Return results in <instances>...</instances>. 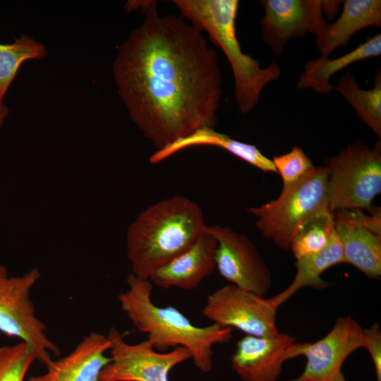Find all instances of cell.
<instances>
[{"label":"cell","instance_id":"cell-4","mask_svg":"<svg viewBox=\"0 0 381 381\" xmlns=\"http://www.w3.org/2000/svg\"><path fill=\"white\" fill-rule=\"evenodd\" d=\"M181 16L205 32L210 41L220 47L231 67L234 94L239 110L248 114L258 104L267 85L278 79L281 71L276 63L265 68L242 52L236 36L237 0H174Z\"/></svg>","mask_w":381,"mask_h":381},{"label":"cell","instance_id":"cell-27","mask_svg":"<svg viewBox=\"0 0 381 381\" xmlns=\"http://www.w3.org/2000/svg\"><path fill=\"white\" fill-rule=\"evenodd\" d=\"M341 1H322V12L328 16H334L339 8Z\"/></svg>","mask_w":381,"mask_h":381},{"label":"cell","instance_id":"cell-20","mask_svg":"<svg viewBox=\"0 0 381 381\" xmlns=\"http://www.w3.org/2000/svg\"><path fill=\"white\" fill-rule=\"evenodd\" d=\"M341 263H344L342 246L334 231L329 242L322 251L296 260L295 277L291 284L274 296V298L280 306L302 288L308 286L322 289L329 287L331 283L322 279V274L329 267Z\"/></svg>","mask_w":381,"mask_h":381},{"label":"cell","instance_id":"cell-15","mask_svg":"<svg viewBox=\"0 0 381 381\" xmlns=\"http://www.w3.org/2000/svg\"><path fill=\"white\" fill-rule=\"evenodd\" d=\"M207 226L188 248L150 275L152 284L163 289L192 290L212 274L216 268L217 240Z\"/></svg>","mask_w":381,"mask_h":381},{"label":"cell","instance_id":"cell-25","mask_svg":"<svg viewBox=\"0 0 381 381\" xmlns=\"http://www.w3.org/2000/svg\"><path fill=\"white\" fill-rule=\"evenodd\" d=\"M272 160L282 177L283 188L295 183L314 168L310 159L298 146L286 154L274 156Z\"/></svg>","mask_w":381,"mask_h":381},{"label":"cell","instance_id":"cell-10","mask_svg":"<svg viewBox=\"0 0 381 381\" xmlns=\"http://www.w3.org/2000/svg\"><path fill=\"white\" fill-rule=\"evenodd\" d=\"M364 344L363 329L358 322L351 315L341 317L322 339L291 346L289 358L303 356L306 364L298 377L287 381H334L347 357Z\"/></svg>","mask_w":381,"mask_h":381},{"label":"cell","instance_id":"cell-6","mask_svg":"<svg viewBox=\"0 0 381 381\" xmlns=\"http://www.w3.org/2000/svg\"><path fill=\"white\" fill-rule=\"evenodd\" d=\"M327 195L333 212L368 210L381 192V143L373 148L363 142L349 144L325 162Z\"/></svg>","mask_w":381,"mask_h":381},{"label":"cell","instance_id":"cell-12","mask_svg":"<svg viewBox=\"0 0 381 381\" xmlns=\"http://www.w3.org/2000/svg\"><path fill=\"white\" fill-rule=\"evenodd\" d=\"M365 214L362 210L334 212L335 233L341 244L344 263H348L369 279L381 276V213L373 207Z\"/></svg>","mask_w":381,"mask_h":381},{"label":"cell","instance_id":"cell-23","mask_svg":"<svg viewBox=\"0 0 381 381\" xmlns=\"http://www.w3.org/2000/svg\"><path fill=\"white\" fill-rule=\"evenodd\" d=\"M334 232V213L319 214L302 226L289 248L296 260L315 255L327 246Z\"/></svg>","mask_w":381,"mask_h":381},{"label":"cell","instance_id":"cell-5","mask_svg":"<svg viewBox=\"0 0 381 381\" xmlns=\"http://www.w3.org/2000/svg\"><path fill=\"white\" fill-rule=\"evenodd\" d=\"M328 169L314 167L294 184L282 188L279 197L247 212L257 217L262 236L282 249L290 248L292 239L312 218L334 213L327 195Z\"/></svg>","mask_w":381,"mask_h":381},{"label":"cell","instance_id":"cell-2","mask_svg":"<svg viewBox=\"0 0 381 381\" xmlns=\"http://www.w3.org/2000/svg\"><path fill=\"white\" fill-rule=\"evenodd\" d=\"M128 288L118 295L121 309L135 328L147 335V340L158 351L184 347L191 353L195 366L207 373L212 368L213 346L232 339L233 329L216 324L199 327L176 308L160 307L153 303V285L131 273Z\"/></svg>","mask_w":381,"mask_h":381},{"label":"cell","instance_id":"cell-8","mask_svg":"<svg viewBox=\"0 0 381 381\" xmlns=\"http://www.w3.org/2000/svg\"><path fill=\"white\" fill-rule=\"evenodd\" d=\"M279 307L274 297L267 298L229 284L207 296L202 314L219 326L268 337L279 333L276 322Z\"/></svg>","mask_w":381,"mask_h":381},{"label":"cell","instance_id":"cell-17","mask_svg":"<svg viewBox=\"0 0 381 381\" xmlns=\"http://www.w3.org/2000/svg\"><path fill=\"white\" fill-rule=\"evenodd\" d=\"M341 13L332 23H327L315 35V44L322 57L347 44L351 36L365 28L381 25L380 0H345Z\"/></svg>","mask_w":381,"mask_h":381},{"label":"cell","instance_id":"cell-18","mask_svg":"<svg viewBox=\"0 0 381 381\" xmlns=\"http://www.w3.org/2000/svg\"><path fill=\"white\" fill-rule=\"evenodd\" d=\"M194 146H213L222 148L250 165L265 172L277 173L272 159L255 146L234 140L217 132L214 128H200L190 135L180 138L150 157L151 164H157L184 149Z\"/></svg>","mask_w":381,"mask_h":381},{"label":"cell","instance_id":"cell-16","mask_svg":"<svg viewBox=\"0 0 381 381\" xmlns=\"http://www.w3.org/2000/svg\"><path fill=\"white\" fill-rule=\"evenodd\" d=\"M111 344L109 334L91 332L69 354L52 360L44 373L28 381H101V373L111 361L105 354Z\"/></svg>","mask_w":381,"mask_h":381},{"label":"cell","instance_id":"cell-19","mask_svg":"<svg viewBox=\"0 0 381 381\" xmlns=\"http://www.w3.org/2000/svg\"><path fill=\"white\" fill-rule=\"evenodd\" d=\"M381 54V35L368 38L351 52L334 59L320 56L304 66L297 87L312 89L319 94H329L333 90L330 78L335 73L351 64Z\"/></svg>","mask_w":381,"mask_h":381},{"label":"cell","instance_id":"cell-13","mask_svg":"<svg viewBox=\"0 0 381 381\" xmlns=\"http://www.w3.org/2000/svg\"><path fill=\"white\" fill-rule=\"evenodd\" d=\"M262 39L277 55L290 40L310 32L315 35L326 21L321 0H262Z\"/></svg>","mask_w":381,"mask_h":381},{"label":"cell","instance_id":"cell-24","mask_svg":"<svg viewBox=\"0 0 381 381\" xmlns=\"http://www.w3.org/2000/svg\"><path fill=\"white\" fill-rule=\"evenodd\" d=\"M35 361L33 351L23 341L0 347V381H24Z\"/></svg>","mask_w":381,"mask_h":381},{"label":"cell","instance_id":"cell-28","mask_svg":"<svg viewBox=\"0 0 381 381\" xmlns=\"http://www.w3.org/2000/svg\"><path fill=\"white\" fill-rule=\"evenodd\" d=\"M9 114L8 107L2 102H0V127L3 126Z\"/></svg>","mask_w":381,"mask_h":381},{"label":"cell","instance_id":"cell-11","mask_svg":"<svg viewBox=\"0 0 381 381\" xmlns=\"http://www.w3.org/2000/svg\"><path fill=\"white\" fill-rule=\"evenodd\" d=\"M217 240L216 268L220 275L242 290L265 296L272 274L253 243L230 227L207 226Z\"/></svg>","mask_w":381,"mask_h":381},{"label":"cell","instance_id":"cell-14","mask_svg":"<svg viewBox=\"0 0 381 381\" xmlns=\"http://www.w3.org/2000/svg\"><path fill=\"white\" fill-rule=\"evenodd\" d=\"M296 339L285 333L263 337L245 335L231 356L233 369L243 381H277Z\"/></svg>","mask_w":381,"mask_h":381},{"label":"cell","instance_id":"cell-9","mask_svg":"<svg viewBox=\"0 0 381 381\" xmlns=\"http://www.w3.org/2000/svg\"><path fill=\"white\" fill-rule=\"evenodd\" d=\"M110 362L100 375L101 381H169L171 370L180 363L191 359L190 352L184 347L169 351L155 350L147 340L129 344L126 333L111 327Z\"/></svg>","mask_w":381,"mask_h":381},{"label":"cell","instance_id":"cell-22","mask_svg":"<svg viewBox=\"0 0 381 381\" xmlns=\"http://www.w3.org/2000/svg\"><path fill=\"white\" fill-rule=\"evenodd\" d=\"M45 46L21 34L9 44H0V102L14 80L21 65L27 61L41 60L47 56Z\"/></svg>","mask_w":381,"mask_h":381},{"label":"cell","instance_id":"cell-7","mask_svg":"<svg viewBox=\"0 0 381 381\" xmlns=\"http://www.w3.org/2000/svg\"><path fill=\"white\" fill-rule=\"evenodd\" d=\"M40 278L34 268L22 276L10 277L0 265V332L20 339L33 351L36 360L45 365L60 350L46 334L47 326L36 316L30 290Z\"/></svg>","mask_w":381,"mask_h":381},{"label":"cell","instance_id":"cell-1","mask_svg":"<svg viewBox=\"0 0 381 381\" xmlns=\"http://www.w3.org/2000/svg\"><path fill=\"white\" fill-rule=\"evenodd\" d=\"M139 7L144 19L119 47L112 74L132 121L159 150L214 128L223 77L203 32L181 16H161L156 1Z\"/></svg>","mask_w":381,"mask_h":381},{"label":"cell","instance_id":"cell-26","mask_svg":"<svg viewBox=\"0 0 381 381\" xmlns=\"http://www.w3.org/2000/svg\"><path fill=\"white\" fill-rule=\"evenodd\" d=\"M365 348L373 360L376 381H381V331L378 323H374L368 329H363Z\"/></svg>","mask_w":381,"mask_h":381},{"label":"cell","instance_id":"cell-3","mask_svg":"<svg viewBox=\"0 0 381 381\" xmlns=\"http://www.w3.org/2000/svg\"><path fill=\"white\" fill-rule=\"evenodd\" d=\"M207 224L200 206L174 195L142 211L128 228L126 254L132 274L149 279L159 267L188 248Z\"/></svg>","mask_w":381,"mask_h":381},{"label":"cell","instance_id":"cell-29","mask_svg":"<svg viewBox=\"0 0 381 381\" xmlns=\"http://www.w3.org/2000/svg\"><path fill=\"white\" fill-rule=\"evenodd\" d=\"M334 381H346L342 373H340Z\"/></svg>","mask_w":381,"mask_h":381},{"label":"cell","instance_id":"cell-21","mask_svg":"<svg viewBox=\"0 0 381 381\" xmlns=\"http://www.w3.org/2000/svg\"><path fill=\"white\" fill-rule=\"evenodd\" d=\"M373 87L360 88L356 78L346 72L333 87L353 108L360 119L381 138V71L377 70Z\"/></svg>","mask_w":381,"mask_h":381}]
</instances>
